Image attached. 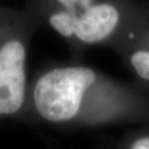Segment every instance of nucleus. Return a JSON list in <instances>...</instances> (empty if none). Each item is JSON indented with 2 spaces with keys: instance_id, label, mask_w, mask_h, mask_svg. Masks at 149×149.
Wrapping results in <instances>:
<instances>
[{
  "instance_id": "nucleus-1",
  "label": "nucleus",
  "mask_w": 149,
  "mask_h": 149,
  "mask_svg": "<svg viewBox=\"0 0 149 149\" xmlns=\"http://www.w3.org/2000/svg\"><path fill=\"white\" fill-rule=\"evenodd\" d=\"M29 106L40 120L68 126H101L125 113L117 90L95 70L82 65L45 71L28 94Z\"/></svg>"
},
{
  "instance_id": "nucleus-2",
  "label": "nucleus",
  "mask_w": 149,
  "mask_h": 149,
  "mask_svg": "<svg viewBox=\"0 0 149 149\" xmlns=\"http://www.w3.org/2000/svg\"><path fill=\"white\" fill-rule=\"evenodd\" d=\"M27 43L18 34L0 39V117L27 111Z\"/></svg>"
},
{
  "instance_id": "nucleus-3",
  "label": "nucleus",
  "mask_w": 149,
  "mask_h": 149,
  "mask_svg": "<svg viewBox=\"0 0 149 149\" xmlns=\"http://www.w3.org/2000/svg\"><path fill=\"white\" fill-rule=\"evenodd\" d=\"M66 12L73 19V37L84 44H97L107 40L120 19L118 9L108 2L94 1L90 6Z\"/></svg>"
},
{
  "instance_id": "nucleus-4",
  "label": "nucleus",
  "mask_w": 149,
  "mask_h": 149,
  "mask_svg": "<svg viewBox=\"0 0 149 149\" xmlns=\"http://www.w3.org/2000/svg\"><path fill=\"white\" fill-rule=\"evenodd\" d=\"M132 65L136 73L144 80L149 81V50H139L130 58Z\"/></svg>"
},
{
  "instance_id": "nucleus-5",
  "label": "nucleus",
  "mask_w": 149,
  "mask_h": 149,
  "mask_svg": "<svg viewBox=\"0 0 149 149\" xmlns=\"http://www.w3.org/2000/svg\"><path fill=\"white\" fill-rule=\"evenodd\" d=\"M55 1L61 6V10L73 11L82 7L92 5L95 0H55Z\"/></svg>"
},
{
  "instance_id": "nucleus-6",
  "label": "nucleus",
  "mask_w": 149,
  "mask_h": 149,
  "mask_svg": "<svg viewBox=\"0 0 149 149\" xmlns=\"http://www.w3.org/2000/svg\"><path fill=\"white\" fill-rule=\"evenodd\" d=\"M127 149H149V135L135 138Z\"/></svg>"
}]
</instances>
